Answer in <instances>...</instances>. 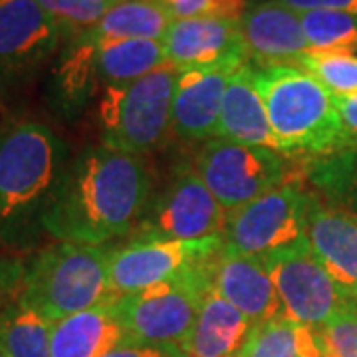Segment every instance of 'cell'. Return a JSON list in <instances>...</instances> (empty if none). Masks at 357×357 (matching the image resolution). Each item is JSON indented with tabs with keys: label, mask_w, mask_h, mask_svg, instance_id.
<instances>
[{
	"label": "cell",
	"mask_w": 357,
	"mask_h": 357,
	"mask_svg": "<svg viewBox=\"0 0 357 357\" xmlns=\"http://www.w3.org/2000/svg\"><path fill=\"white\" fill-rule=\"evenodd\" d=\"M296 13L307 10H333V13L357 14V0H278Z\"/></svg>",
	"instance_id": "d6a6232c"
},
{
	"label": "cell",
	"mask_w": 357,
	"mask_h": 357,
	"mask_svg": "<svg viewBox=\"0 0 357 357\" xmlns=\"http://www.w3.org/2000/svg\"><path fill=\"white\" fill-rule=\"evenodd\" d=\"M68 167V147L40 121L0 133V248H26L44 230Z\"/></svg>",
	"instance_id": "7a4b0ae2"
},
{
	"label": "cell",
	"mask_w": 357,
	"mask_h": 357,
	"mask_svg": "<svg viewBox=\"0 0 357 357\" xmlns=\"http://www.w3.org/2000/svg\"><path fill=\"white\" fill-rule=\"evenodd\" d=\"M54 321L16 296L0 314V342L10 357H50Z\"/></svg>",
	"instance_id": "d4e9b609"
},
{
	"label": "cell",
	"mask_w": 357,
	"mask_h": 357,
	"mask_svg": "<svg viewBox=\"0 0 357 357\" xmlns=\"http://www.w3.org/2000/svg\"><path fill=\"white\" fill-rule=\"evenodd\" d=\"M298 68L316 77L333 96L357 91V54L310 50L302 56Z\"/></svg>",
	"instance_id": "4316f807"
},
{
	"label": "cell",
	"mask_w": 357,
	"mask_h": 357,
	"mask_svg": "<svg viewBox=\"0 0 357 357\" xmlns=\"http://www.w3.org/2000/svg\"><path fill=\"white\" fill-rule=\"evenodd\" d=\"M300 20L310 50L357 52V14L307 10L300 13Z\"/></svg>",
	"instance_id": "484cf974"
},
{
	"label": "cell",
	"mask_w": 357,
	"mask_h": 357,
	"mask_svg": "<svg viewBox=\"0 0 357 357\" xmlns=\"http://www.w3.org/2000/svg\"><path fill=\"white\" fill-rule=\"evenodd\" d=\"M225 246V236L204 241H129L107 252V276L115 298L175 280L204 264Z\"/></svg>",
	"instance_id": "8fae6325"
},
{
	"label": "cell",
	"mask_w": 357,
	"mask_h": 357,
	"mask_svg": "<svg viewBox=\"0 0 357 357\" xmlns=\"http://www.w3.org/2000/svg\"><path fill=\"white\" fill-rule=\"evenodd\" d=\"M208 262L175 280L114 298V310L126 333L123 344L183 347L197 321L203 298L211 290Z\"/></svg>",
	"instance_id": "8992f818"
},
{
	"label": "cell",
	"mask_w": 357,
	"mask_h": 357,
	"mask_svg": "<svg viewBox=\"0 0 357 357\" xmlns=\"http://www.w3.org/2000/svg\"><path fill=\"white\" fill-rule=\"evenodd\" d=\"M105 357H163V347H147V345L121 344L112 349Z\"/></svg>",
	"instance_id": "836d02e7"
},
{
	"label": "cell",
	"mask_w": 357,
	"mask_h": 357,
	"mask_svg": "<svg viewBox=\"0 0 357 357\" xmlns=\"http://www.w3.org/2000/svg\"><path fill=\"white\" fill-rule=\"evenodd\" d=\"M100 86L93 66V44L88 40L70 38L54 70V93L66 114L82 109Z\"/></svg>",
	"instance_id": "cb8c5ba5"
},
{
	"label": "cell",
	"mask_w": 357,
	"mask_h": 357,
	"mask_svg": "<svg viewBox=\"0 0 357 357\" xmlns=\"http://www.w3.org/2000/svg\"><path fill=\"white\" fill-rule=\"evenodd\" d=\"M262 262L280 296L284 316L298 326L321 328L354 304L316 260L307 238Z\"/></svg>",
	"instance_id": "9c48e42d"
},
{
	"label": "cell",
	"mask_w": 357,
	"mask_h": 357,
	"mask_svg": "<svg viewBox=\"0 0 357 357\" xmlns=\"http://www.w3.org/2000/svg\"><path fill=\"white\" fill-rule=\"evenodd\" d=\"M248 64L258 68L296 66L310 52L300 13L278 0H266L246 8L241 18Z\"/></svg>",
	"instance_id": "9a60e30c"
},
{
	"label": "cell",
	"mask_w": 357,
	"mask_h": 357,
	"mask_svg": "<svg viewBox=\"0 0 357 357\" xmlns=\"http://www.w3.org/2000/svg\"><path fill=\"white\" fill-rule=\"evenodd\" d=\"M91 44L96 74L103 88L129 84L167 64L161 40H105Z\"/></svg>",
	"instance_id": "7402d4cb"
},
{
	"label": "cell",
	"mask_w": 357,
	"mask_h": 357,
	"mask_svg": "<svg viewBox=\"0 0 357 357\" xmlns=\"http://www.w3.org/2000/svg\"><path fill=\"white\" fill-rule=\"evenodd\" d=\"M333 102L344 128L347 147H357V91L345 96H333Z\"/></svg>",
	"instance_id": "1f68e13d"
},
{
	"label": "cell",
	"mask_w": 357,
	"mask_h": 357,
	"mask_svg": "<svg viewBox=\"0 0 357 357\" xmlns=\"http://www.w3.org/2000/svg\"><path fill=\"white\" fill-rule=\"evenodd\" d=\"M328 357H357V306L351 304L318 328Z\"/></svg>",
	"instance_id": "f1b7e54d"
},
{
	"label": "cell",
	"mask_w": 357,
	"mask_h": 357,
	"mask_svg": "<svg viewBox=\"0 0 357 357\" xmlns=\"http://www.w3.org/2000/svg\"><path fill=\"white\" fill-rule=\"evenodd\" d=\"M163 357H189L185 354L183 347L178 345H171V347H163Z\"/></svg>",
	"instance_id": "e575fe53"
},
{
	"label": "cell",
	"mask_w": 357,
	"mask_h": 357,
	"mask_svg": "<svg viewBox=\"0 0 357 357\" xmlns=\"http://www.w3.org/2000/svg\"><path fill=\"white\" fill-rule=\"evenodd\" d=\"M236 357H328L318 328L298 326L286 316L255 324Z\"/></svg>",
	"instance_id": "603a6c76"
},
{
	"label": "cell",
	"mask_w": 357,
	"mask_h": 357,
	"mask_svg": "<svg viewBox=\"0 0 357 357\" xmlns=\"http://www.w3.org/2000/svg\"><path fill=\"white\" fill-rule=\"evenodd\" d=\"M250 328L241 310L208 290L183 349L189 357H236Z\"/></svg>",
	"instance_id": "ffe728a7"
},
{
	"label": "cell",
	"mask_w": 357,
	"mask_h": 357,
	"mask_svg": "<svg viewBox=\"0 0 357 357\" xmlns=\"http://www.w3.org/2000/svg\"><path fill=\"white\" fill-rule=\"evenodd\" d=\"M163 4L173 20L185 18H203V16H217V18H232L241 20L246 10V0H157Z\"/></svg>",
	"instance_id": "f546056e"
},
{
	"label": "cell",
	"mask_w": 357,
	"mask_h": 357,
	"mask_svg": "<svg viewBox=\"0 0 357 357\" xmlns=\"http://www.w3.org/2000/svg\"><path fill=\"white\" fill-rule=\"evenodd\" d=\"M105 2H117V0H105Z\"/></svg>",
	"instance_id": "8d00e7d4"
},
{
	"label": "cell",
	"mask_w": 357,
	"mask_h": 357,
	"mask_svg": "<svg viewBox=\"0 0 357 357\" xmlns=\"http://www.w3.org/2000/svg\"><path fill=\"white\" fill-rule=\"evenodd\" d=\"M105 246L56 241L24 264L20 300L50 321L112 302Z\"/></svg>",
	"instance_id": "277c9868"
},
{
	"label": "cell",
	"mask_w": 357,
	"mask_h": 357,
	"mask_svg": "<svg viewBox=\"0 0 357 357\" xmlns=\"http://www.w3.org/2000/svg\"><path fill=\"white\" fill-rule=\"evenodd\" d=\"M24 262L18 258H0V314L20 294Z\"/></svg>",
	"instance_id": "4dcf8cb0"
},
{
	"label": "cell",
	"mask_w": 357,
	"mask_h": 357,
	"mask_svg": "<svg viewBox=\"0 0 357 357\" xmlns=\"http://www.w3.org/2000/svg\"><path fill=\"white\" fill-rule=\"evenodd\" d=\"M255 86L282 155H328L347 147L333 93L302 68H255Z\"/></svg>",
	"instance_id": "3957f363"
},
{
	"label": "cell",
	"mask_w": 357,
	"mask_h": 357,
	"mask_svg": "<svg viewBox=\"0 0 357 357\" xmlns=\"http://www.w3.org/2000/svg\"><path fill=\"white\" fill-rule=\"evenodd\" d=\"M238 68L178 70L173 98V129L185 139L217 137L218 119L230 76Z\"/></svg>",
	"instance_id": "2e32d148"
},
{
	"label": "cell",
	"mask_w": 357,
	"mask_h": 357,
	"mask_svg": "<svg viewBox=\"0 0 357 357\" xmlns=\"http://www.w3.org/2000/svg\"><path fill=\"white\" fill-rule=\"evenodd\" d=\"M217 137L234 141V143L268 147L280 153L278 141L274 137L270 121H268L264 102L255 86L252 64L238 68L230 76L225 100H222Z\"/></svg>",
	"instance_id": "ac0fdd59"
},
{
	"label": "cell",
	"mask_w": 357,
	"mask_h": 357,
	"mask_svg": "<svg viewBox=\"0 0 357 357\" xmlns=\"http://www.w3.org/2000/svg\"><path fill=\"white\" fill-rule=\"evenodd\" d=\"M149 195L151 175L137 155L88 147L68 161L44 230L56 241L103 246L139 225Z\"/></svg>",
	"instance_id": "6da1fadb"
},
{
	"label": "cell",
	"mask_w": 357,
	"mask_h": 357,
	"mask_svg": "<svg viewBox=\"0 0 357 357\" xmlns=\"http://www.w3.org/2000/svg\"><path fill=\"white\" fill-rule=\"evenodd\" d=\"M40 6L60 24L70 38L93 26L114 2L105 0H38Z\"/></svg>",
	"instance_id": "83f0119b"
},
{
	"label": "cell",
	"mask_w": 357,
	"mask_h": 357,
	"mask_svg": "<svg viewBox=\"0 0 357 357\" xmlns=\"http://www.w3.org/2000/svg\"><path fill=\"white\" fill-rule=\"evenodd\" d=\"M227 217L197 171H185L143 213L131 241L191 243L225 236Z\"/></svg>",
	"instance_id": "30bf717a"
},
{
	"label": "cell",
	"mask_w": 357,
	"mask_h": 357,
	"mask_svg": "<svg viewBox=\"0 0 357 357\" xmlns=\"http://www.w3.org/2000/svg\"><path fill=\"white\" fill-rule=\"evenodd\" d=\"M0 357H10L8 354H6V349H4V345H2V342H0Z\"/></svg>",
	"instance_id": "d590c367"
},
{
	"label": "cell",
	"mask_w": 357,
	"mask_h": 357,
	"mask_svg": "<svg viewBox=\"0 0 357 357\" xmlns=\"http://www.w3.org/2000/svg\"><path fill=\"white\" fill-rule=\"evenodd\" d=\"M167 64L189 68H243L248 64L241 20L232 18H185L173 20L163 38Z\"/></svg>",
	"instance_id": "7c38bea8"
},
{
	"label": "cell",
	"mask_w": 357,
	"mask_h": 357,
	"mask_svg": "<svg viewBox=\"0 0 357 357\" xmlns=\"http://www.w3.org/2000/svg\"><path fill=\"white\" fill-rule=\"evenodd\" d=\"M171 22L173 16L157 0H117L96 24L79 32L74 38H84L88 42H105V40H161L163 42Z\"/></svg>",
	"instance_id": "44dd1931"
},
{
	"label": "cell",
	"mask_w": 357,
	"mask_h": 357,
	"mask_svg": "<svg viewBox=\"0 0 357 357\" xmlns=\"http://www.w3.org/2000/svg\"><path fill=\"white\" fill-rule=\"evenodd\" d=\"M195 171L208 191L230 213L284 183L286 163L268 147L208 139L197 155Z\"/></svg>",
	"instance_id": "ba28073f"
},
{
	"label": "cell",
	"mask_w": 357,
	"mask_h": 357,
	"mask_svg": "<svg viewBox=\"0 0 357 357\" xmlns=\"http://www.w3.org/2000/svg\"><path fill=\"white\" fill-rule=\"evenodd\" d=\"M114 300L54 321L50 357H105L123 344Z\"/></svg>",
	"instance_id": "d6986e66"
},
{
	"label": "cell",
	"mask_w": 357,
	"mask_h": 357,
	"mask_svg": "<svg viewBox=\"0 0 357 357\" xmlns=\"http://www.w3.org/2000/svg\"><path fill=\"white\" fill-rule=\"evenodd\" d=\"M178 70L163 64L129 84L103 88L98 117L105 147L129 155L155 149L173 128V98Z\"/></svg>",
	"instance_id": "5b68a950"
},
{
	"label": "cell",
	"mask_w": 357,
	"mask_h": 357,
	"mask_svg": "<svg viewBox=\"0 0 357 357\" xmlns=\"http://www.w3.org/2000/svg\"><path fill=\"white\" fill-rule=\"evenodd\" d=\"M64 36L38 0H0V74L16 76L44 64Z\"/></svg>",
	"instance_id": "4fadbf2b"
},
{
	"label": "cell",
	"mask_w": 357,
	"mask_h": 357,
	"mask_svg": "<svg viewBox=\"0 0 357 357\" xmlns=\"http://www.w3.org/2000/svg\"><path fill=\"white\" fill-rule=\"evenodd\" d=\"M356 306H357V300H356Z\"/></svg>",
	"instance_id": "74e56055"
},
{
	"label": "cell",
	"mask_w": 357,
	"mask_h": 357,
	"mask_svg": "<svg viewBox=\"0 0 357 357\" xmlns=\"http://www.w3.org/2000/svg\"><path fill=\"white\" fill-rule=\"evenodd\" d=\"M208 284L213 292L241 310L252 326L284 316L280 296L260 258L222 246L208 262Z\"/></svg>",
	"instance_id": "5bb4252c"
},
{
	"label": "cell",
	"mask_w": 357,
	"mask_h": 357,
	"mask_svg": "<svg viewBox=\"0 0 357 357\" xmlns=\"http://www.w3.org/2000/svg\"><path fill=\"white\" fill-rule=\"evenodd\" d=\"M314 199L300 187L282 183L266 195L230 211L225 246L255 258H266L307 238V217Z\"/></svg>",
	"instance_id": "52a82bcc"
},
{
	"label": "cell",
	"mask_w": 357,
	"mask_h": 357,
	"mask_svg": "<svg viewBox=\"0 0 357 357\" xmlns=\"http://www.w3.org/2000/svg\"><path fill=\"white\" fill-rule=\"evenodd\" d=\"M307 243L326 272L356 304L357 300V217L312 203Z\"/></svg>",
	"instance_id": "e0dca14e"
}]
</instances>
